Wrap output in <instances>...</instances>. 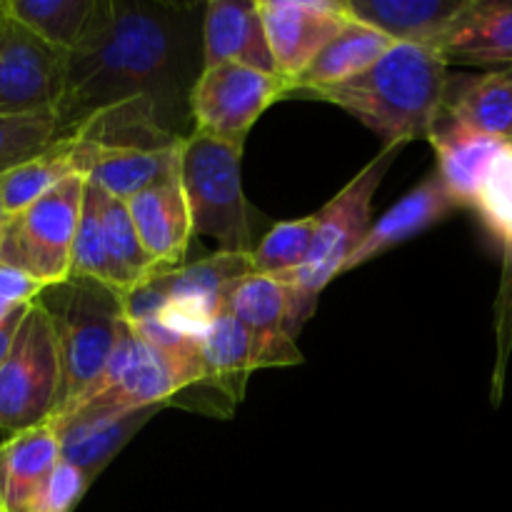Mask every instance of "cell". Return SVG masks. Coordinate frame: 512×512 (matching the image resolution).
<instances>
[{
  "instance_id": "1",
  "label": "cell",
  "mask_w": 512,
  "mask_h": 512,
  "mask_svg": "<svg viewBox=\"0 0 512 512\" xmlns=\"http://www.w3.org/2000/svg\"><path fill=\"white\" fill-rule=\"evenodd\" d=\"M190 5L98 0L83 43L65 55V90L58 115L65 133L88 115L110 105L145 98L160 125L185 138L180 125L190 118ZM193 128V125H190Z\"/></svg>"
},
{
  "instance_id": "2",
  "label": "cell",
  "mask_w": 512,
  "mask_h": 512,
  "mask_svg": "<svg viewBox=\"0 0 512 512\" xmlns=\"http://www.w3.org/2000/svg\"><path fill=\"white\" fill-rule=\"evenodd\" d=\"M448 78L438 50L395 43L358 78L300 95L338 105L380 135L385 148H403L418 138L428 140L443 113Z\"/></svg>"
},
{
  "instance_id": "3",
  "label": "cell",
  "mask_w": 512,
  "mask_h": 512,
  "mask_svg": "<svg viewBox=\"0 0 512 512\" xmlns=\"http://www.w3.org/2000/svg\"><path fill=\"white\" fill-rule=\"evenodd\" d=\"M398 155L400 148H383L378 158L370 160L320 213H315V233L305 263L293 273L273 275L285 288V328L293 340L313 318L325 285L338 278L345 260L373 225V198Z\"/></svg>"
},
{
  "instance_id": "4",
  "label": "cell",
  "mask_w": 512,
  "mask_h": 512,
  "mask_svg": "<svg viewBox=\"0 0 512 512\" xmlns=\"http://www.w3.org/2000/svg\"><path fill=\"white\" fill-rule=\"evenodd\" d=\"M55 330L60 400L55 415L78 405L103 375L123 325V300L108 285L68 278L38 295ZM53 415V418H55Z\"/></svg>"
},
{
  "instance_id": "5",
  "label": "cell",
  "mask_w": 512,
  "mask_h": 512,
  "mask_svg": "<svg viewBox=\"0 0 512 512\" xmlns=\"http://www.w3.org/2000/svg\"><path fill=\"white\" fill-rule=\"evenodd\" d=\"M243 145L190 130L180 143L178 183L193 235H208L225 253H250L253 228L243 193Z\"/></svg>"
},
{
  "instance_id": "6",
  "label": "cell",
  "mask_w": 512,
  "mask_h": 512,
  "mask_svg": "<svg viewBox=\"0 0 512 512\" xmlns=\"http://www.w3.org/2000/svg\"><path fill=\"white\" fill-rule=\"evenodd\" d=\"M83 190V175H70L43 198L10 215L0 233V265L30 275L43 288L68 280Z\"/></svg>"
},
{
  "instance_id": "7",
  "label": "cell",
  "mask_w": 512,
  "mask_h": 512,
  "mask_svg": "<svg viewBox=\"0 0 512 512\" xmlns=\"http://www.w3.org/2000/svg\"><path fill=\"white\" fill-rule=\"evenodd\" d=\"M60 400L55 330L38 300L28 305L8 358L0 365V428L10 435L48 423Z\"/></svg>"
},
{
  "instance_id": "8",
  "label": "cell",
  "mask_w": 512,
  "mask_h": 512,
  "mask_svg": "<svg viewBox=\"0 0 512 512\" xmlns=\"http://www.w3.org/2000/svg\"><path fill=\"white\" fill-rule=\"evenodd\" d=\"M285 95L288 85L278 75L238 63L208 65L200 68L190 90V125L195 133L245 148V138L260 115Z\"/></svg>"
},
{
  "instance_id": "9",
  "label": "cell",
  "mask_w": 512,
  "mask_h": 512,
  "mask_svg": "<svg viewBox=\"0 0 512 512\" xmlns=\"http://www.w3.org/2000/svg\"><path fill=\"white\" fill-rule=\"evenodd\" d=\"M193 385H200L193 373L143 343L123 320L103 375L70 410L98 408L108 413H130L140 408H163Z\"/></svg>"
},
{
  "instance_id": "10",
  "label": "cell",
  "mask_w": 512,
  "mask_h": 512,
  "mask_svg": "<svg viewBox=\"0 0 512 512\" xmlns=\"http://www.w3.org/2000/svg\"><path fill=\"white\" fill-rule=\"evenodd\" d=\"M65 90V53L20 25L0 5V115L58 110Z\"/></svg>"
},
{
  "instance_id": "11",
  "label": "cell",
  "mask_w": 512,
  "mask_h": 512,
  "mask_svg": "<svg viewBox=\"0 0 512 512\" xmlns=\"http://www.w3.org/2000/svg\"><path fill=\"white\" fill-rule=\"evenodd\" d=\"M275 75L295 83L320 50L350 23L345 0H255Z\"/></svg>"
},
{
  "instance_id": "12",
  "label": "cell",
  "mask_w": 512,
  "mask_h": 512,
  "mask_svg": "<svg viewBox=\"0 0 512 512\" xmlns=\"http://www.w3.org/2000/svg\"><path fill=\"white\" fill-rule=\"evenodd\" d=\"M225 305L238 318L253 345L255 370L303 363L295 340L285 328V288L268 275H245L225 295Z\"/></svg>"
},
{
  "instance_id": "13",
  "label": "cell",
  "mask_w": 512,
  "mask_h": 512,
  "mask_svg": "<svg viewBox=\"0 0 512 512\" xmlns=\"http://www.w3.org/2000/svg\"><path fill=\"white\" fill-rule=\"evenodd\" d=\"M158 410L140 408L130 413H108L98 408H75L55 415L48 423L58 435L60 460L75 465L93 483Z\"/></svg>"
},
{
  "instance_id": "14",
  "label": "cell",
  "mask_w": 512,
  "mask_h": 512,
  "mask_svg": "<svg viewBox=\"0 0 512 512\" xmlns=\"http://www.w3.org/2000/svg\"><path fill=\"white\" fill-rule=\"evenodd\" d=\"M460 210L458 200L450 195L440 175L428 173L413 190L403 195L398 203L390 210H385L378 220L368 228L365 238L360 240L358 248L353 250L348 260H345L340 275L350 273V270L360 268V265L370 263V260L380 258L388 250L398 248V245L408 243L415 235L425 233L433 225L443 223L448 215Z\"/></svg>"
},
{
  "instance_id": "15",
  "label": "cell",
  "mask_w": 512,
  "mask_h": 512,
  "mask_svg": "<svg viewBox=\"0 0 512 512\" xmlns=\"http://www.w3.org/2000/svg\"><path fill=\"white\" fill-rule=\"evenodd\" d=\"M445 65L512 73V0H468L438 45Z\"/></svg>"
},
{
  "instance_id": "16",
  "label": "cell",
  "mask_w": 512,
  "mask_h": 512,
  "mask_svg": "<svg viewBox=\"0 0 512 512\" xmlns=\"http://www.w3.org/2000/svg\"><path fill=\"white\" fill-rule=\"evenodd\" d=\"M125 208L140 245L158 273L185 265L183 260L193 240V225L178 180L133 195L125 200Z\"/></svg>"
},
{
  "instance_id": "17",
  "label": "cell",
  "mask_w": 512,
  "mask_h": 512,
  "mask_svg": "<svg viewBox=\"0 0 512 512\" xmlns=\"http://www.w3.org/2000/svg\"><path fill=\"white\" fill-rule=\"evenodd\" d=\"M203 68L238 63L275 75L255 0H210L203 13Z\"/></svg>"
},
{
  "instance_id": "18",
  "label": "cell",
  "mask_w": 512,
  "mask_h": 512,
  "mask_svg": "<svg viewBox=\"0 0 512 512\" xmlns=\"http://www.w3.org/2000/svg\"><path fill=\"white\" fill-rule=\"evenodd\" d=\"M350 18L393 43L438 50L468 0H345Z\"/></svg>"
},
{
  "instance_id": "19",
  "label": "cell",
  "mask_w": 512,
  "mask_h": 512,
  "mask_svg": "<svg viewBox=\"0 0 512 512\" xmlns=\"http://www.w3.org/2000/svg\"><path fill=\"white\" fill-rule=\"evenodd\" d=\"M250 273H253L250 253L218 250L215 255L193 265H180V268L155 273L150 280L165 295V303L178 305L210 323L223 310L228 290Z\"/></svg>"
},
{
  "instance_id": "20",
  "label": "cell",
  "mask_w": 512,
  "mask_h": 512,
  "mask_svg": "<svg viewBox=\"0 0 512 512\" xmlns=\"http://www.w3.org/2000/svg\"><path fill=\"white\" fill-rule=\"evenodd\" d=\"M428 140L438 158L435 173L440 175L450 195L458 200L460 208H473L490 173V165L495 163L505 143L485 138V135L455 123L445 113H440Z\"/></svg>"
},
{
  "instance_id": "21",
  "label": "cell",
  "mask_w": 512,
  "mask_h": 512,
  "mask_svg": "<svg viewBox=\"0 0 512 512\" xmlns=\"http://www.w3.org/2000/svg\"><path fill=\"white\" fill-rule=\"evenodd\" d=\"M60 443L53 425L40 423L0 443V512H25L55 465Z\"/></svg>"
},
{
  "instance_id": "22",
  "label": "cell",
  "mask_w": 512,
  "mask_h": 512,
  "mask_svg": "<svg viewBox=\"0 0 512 512\" xmlns=\"http://www.w3.org/2000/svg\"><path fill=\"white\" fill-rule=\"evenodd\" d=\"M443 113L455 123L512 145V73H483L448 78Z\"/></svg>"
},
{
  "instance_id": "23",
  "label": "cell",
  "mask_w": 512,
  "mask_h": 512,
  "mask_svg": "<svg viewBox=\"0 0 512 512\" xmlns=\"http://www.w3.org/2000/svg\"><path fill=\"white\" fill-rule=\"evenodd\" d=\"M198 350L203 368L200 385H210L225 395L228 403L238 405L245 395L250 373L255 370V360L248 333L230 313L228 305H223V310L210 320L208 330L200 335Z\"/></svg>"
},
{
  "instance_id": "24",
  "label": "cell",
  "mask_w": 512,
  "mask_h": 512,
  "mask_svg": "<svg viewBox=\"0 0 512 512\" xmlns=\"http://www.w3.org/2000/svg\"><path fill=\"white\" fill-rule=\"evenodd\" d=\"M393 45V40L385 38L383 33L350 18V23L320 50L318 58L308 65V70L290 85L288 95L348 83V80L358 78L365 70L373 68Z\"/></svg>"
},
{
  "instance_id": "25",
  "label": "cell",
  "mask_w": 512,
  "mask_h": 512,
  "mask_svg": "<svg viewBox=\"0 0 512 512\" xmlns=\"http://www.w3.org/2000/svg\"><path fill=\"white\" fill-rule=\"evenodd\" d=\"M103 238L105 260H108V288L120 298L148 283L158 270L140 245L138 233L130 223L125 200L103 193Z\"/></svg>"
},
{
  "instance_id": "26",
  "label": "cell",
  "mask_w": 512,
  "mask_h": 512,
  "mask_svg": "<svg viewBox=\"0 0 512 512\" xmlns=\"http://www.w3.org/2000/svg\"><path fill=\"white\" fill-rule=\"evenodd\" d=\"M20 25L60 53H73L93 25L98 0H5Z\"/></svg>"
},
{
  "instance_id": "27",
  "label": "cell",
  "mask_w": 512,
  "mask_h": 512,
  "mask_svg": "<svg viewBox=\"0 0 512 512\" xmlns=\"http://www.w3.org/2000/svg\"><path fill=\"white\" fill-rule=\"evenodd\" d=\"M70 175H78L73 160V138L70 133H63L50 148L0 178V203H3L5 215L10 218L20 213Z\"/></svg>"
},
{
  "instance_id": "28",
  "label": "cell",
  "mask_w": 512,
  "mask_h": 512,
  "mask_svg": "<svg viewBox=\"0 0 512 512\" xmlns=\"http://www.w3.org/2000/svg\"><path fill=\"white\" fill-rule=\"evenodd\" d=\"M65 133L58 110L0 115V178L55 143Z\"/></svg>"
},
{
  "instance_id": "29",
  "label": "cell",
  "mask_w": 512,
  "mask_h": 512,
  "mask_svg": "<svg viewBox=\"0 0 512 512\" xmlns=\"http://www.w3.org/2000/svg\"><path fill=\"white\" fill-rule=\"evenodd\" d=\"M315 233V215L300 220H285L270 228V233L250 250L253 275H285L298 270L310 253Z\"/></svg>"
},
{
  "instance_id": "30",
  "label": "cell",
  "mask_w": 512,
  "mask_h": 512,
  "mask_svg": "<svg viewBox=\"0 0 512 512\" xmlns=\"http://www.w3.org/2000/svg\"><path fill=\"white\" fill-rule=\"evenodd\" d=\"M103 190L85 180L83 208H80L78 230H75L73 253H70V275L78 280H95L108 285V260H105L103 238Z\"/></svg>"
},
{
  "instance_id": "31",
  "label": "cell",
  "mask_w": 512,
  "mask_h": 512,
  "mask_svg": "<svg viewBox=\"0 0 512 512\" xmlns=\"http://www.w3.org/2000/svg\"><path fill=\"white\" fill-rule=\"evenodd\" d=\"M488 233L512 258V145H503L473 205Z\"/></svg>"
},
{
  "instance_id": "32",
  "label": "cell",
  "mask_w": 512,
  "mask_h": 512,
  "mask_svg": "<svg viewBox=\"0 0 512 512\" xmlns=\"http://www.w3.org/2000/svg\"><path fill=\"white\" fill-rule=\"evenodd\" d=\"M90 485L93 483L75 465L60 460L25 512H73Z\"/></svg>"
},
{
  "instance_id": "33",
  "label": "cell",
  "mask_w": 512,
  "mask_h": 512,
  "mask_svg": "<svg viewBox=\"0 0 512 512\" xmlns=\"http://www.w3.org/2000/svg\"><path fill=\"white\" fill-rule=\"evenodd\" d=\"M40 293H43V285L38 280L10 268V265H0V305H10V308L13 305H28Z\"/></svg>"
},
{
  "instance_id": "34",
  "label": "cell",
  "mask_w": 512,
  "mask_h": 512,
  "mask_svg": "<svg viewBox=\"0 0 512 512\" xmlns=\"http://www.w3.org/2000/svg\"><path fill=\"white\" fill-rule=\"evenodd\" d=\"M28 305H15V308L10 310V313L5 315L3 320H0V365L5 363V358H8L10 348H13L15 335H18L20 323H23L25 310H28Z\"/></svg>"
},
{
  "instance_id": "35",
  "label": "cell",
  "mask_w": 512,
  "mask_h": 512,
  "mask_svg": "<svg viewBox=\"0 0 512 512\" xmlns=\"http://www.w3.org/2000/svg\"><path fill=\"white\" fill-rule=\"evenodd\" d=\"M5 220H8V215H5V210H3V203H0V228H3V223Z\"/></svg>"
},
{
  "instance_id": "36",
  "label": "cell",
  "mask_w": 512,
  "mask_h": 512,
  "mask_svg": "<svg viewBox=\"0 0 512 512\" xmlns=\"http://www.w3.org/2000/svg\"><path fill=\"white\" fill-rule=\"evenodd\" d=\"M3 225H5V223H3ZM0 233H3V228H0Z\"/></svg>"
},
{
  "instance_id": "37",
  "label": "cell",
  "mask_w": 512,
  "mask_h": 512,
  "mask_svg": "<svg viewBox=\"0 0 512 512\" xmlns=\"http://www.w3.org/2000/svg\"><path fill=\"white\" fill-rule=\"evenodd\" d=\"M0 5H3V0H0Z\"/></svg>"
}]
</instances>
